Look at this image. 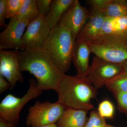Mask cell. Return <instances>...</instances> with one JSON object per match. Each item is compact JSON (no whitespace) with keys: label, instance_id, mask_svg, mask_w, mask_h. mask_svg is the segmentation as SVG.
Masks as SVG:
<instances>
[{"label":"cell","instance_id":"3957f363","mask_svg":"<svg viewBox=\"0 0 127 127\" xmlns=\"http://www.w3.org/2000/svg\"><path fill=\"white\" fill-rule=\"evenodd\" d=\"M76 41L70 31L58 23L43 44L42 48L50 53L57 67L64 74L70 66Z\"/></svg>","mask_w":127,"mask_h":127},{"label":"cell","instance_id":"277c9868","mask_svg":"<svg viewBox=\"0 0 127 127\" xmlns=\"http://www.w3.org/2000/svg\"><path fill=\"white\" fill-rule=\"evenodd\" d=\"M86 42L95 56L118 64L127 61V38L124 34L99 36Z\"/></svg>","mask_w":127,"mask_h":127},{"label":"cell","instance_id":"e0dca14e","mask_svg":"<svg viewBox=\"0 0 127 127\" xmlns=\"http://www.w3.org/2000/svg\"><path fill=\"white\" fill-rule=\"evenodd\" d=\"M40 15L36 0H24L20 11L15 17L18 20H27L31 22Z\"/></svg>","mask_w":127,"mask_h":127},{"label":"cell","instance_id":"44dd1931","mask_svg":"<svg viewBox=\"0 0 127 127\" xmlns=\"http://www.w3.org/2000/svg\"><path fill=\"white\" fill-rule=\"evenodd\" d=\"M24 0H7L6 18L11 19L20 11Z\"/></svg>","mask_w":127,"mask_h":127},{"label":"cell","instance_id":"5bb4252c","mask_svg":"<svg viewBox=\"0 0 127 127\" xmlns=\"http://www.w3.org/2000/svg\"><path fill=\"white\" fill-rule=\"evenodd\" d=\"M87 111L66 109L57 124V127H84L88 119Z\"/></svg>","mask_w":127,"mask_h":127},{"label":"cell","instance_id":"f546056e","mask_svg":"<svg viewBox=\"0 0 127 127\" xmlns=\"http://www.w3.org/2000/svg\"><path fill=\"white\" fill-rule=\"evenodd\" d=\"M108 127H115V126H113V125H108Z\"/></svg>","mask_w":127,"mask_h":127},{"label":"cell","instance_id":"7a4b0ae2","mask_svg":"<svg viewBox=\"0 0 127 127\" xmlns=\"http://www.w3.org/2000/svg\"><path fill=\"white\" fill-rule=\"evenodd\" d=\"M57 102L65 109H73L88 112L94 109L92 100L97 94V89L86 78L65 75L56 91Z\"/></svg>","mask_w":127,"mask_h":127},{"label":"cell","instance_id":"2e32d148","mask_svg":"<svg viewBox=\"0 0 127 127\" xmlns=\"http://www.w3.org/2000/svg\"><path fill=\"white\" fill-rule=\"evenodd\" d=\"M100 11L106 16L127 17V1L107 0L104 7Z\"/></svg>","mask_w":127,"mask_h":127},{"label":"cell","instance_id":"9c48e42d","mask_svg":"<svg viewBox=\"0 0 127 127\" xmlns=\"http://www.w3.org/2000/svg\"><path fill=\"white\" fill-rule=\"evenodd\" d=\"M19 52L18 50H0V75L6 78L11 89L15 87L18 82H24L19 66Z\"/></svg>","mask_w":127,"mask_h":127},{"label":"cell","instance_id":"5b68a950","mask_svg":"<svg viewBox=\"0 0 127 127\" xmlns=\"http://www.w3.org/2000/svg\"><path fill=\"white\" fill-rule=\"evenodd\" d=\"M29 82V88L22 97H17L9 94L0 103V118L15 127L19 124L20 113L24 106L42 93V90L38 87L34 78H30Z\"/></svg>","mask_w":127,"mask_h":127},{"label":"cell","instance_id":"7c38bea8","mask_svg":"<svg viewBox=\"0 0 127 127\" xmlns=\"http://www.w3.org/2000/svg\"><path fill=\"white\" fill-rule=\"evenodd\" d=\"M91 49L86 42L76 40L72 61L77 71V75L85 78L87 76L90 66L89 59Z\"/></svg>","mask_w":127,"mask_h":127},{"label":"cell","instance_id":"7402d4cb","mask_svg":"<svg viewBox=\"0 0 127 127\" xmlns=\"http://www.w3.org/2000/svg\"><path fill=\"white\" fill-rule=\"evenodd\" d=\"M117 104V108L120 112L125 114L127 117V92L113 94Z\"/></svg>","mask_w":127,"mask_h":127},{"label":"cell","instance_id":"4316f807","mask_svg":"<svg viewBox=\"0 0 127 127\" xmlns=\"http://www.w3.org/2000/svg\"><path fill=\"white\" fill-rule=\"evenodd\" d=\"M123 68V72L127 74V61L122 64Z\"/></svg>","mask_w":127,"mask_h":127},{"label":"cell","instance_id":"30bf717a","mask_svg":"<svg viewBox=\"0 0 127 127\" xmlns=\"http://www.w3.org/2000/svg\"><path fill=\"white\" fill-rule=\"evenodd\" d=\"M89 13L78 0H75L70 7L62 17L59 24L70 31L74 40L86 23Z\"/></svg>","mask_w":127,"mask_h":127},{"label":"cell","instance_id":"ffe728a7","mask_svg":"<svg viewBox=\"0 0 127 127\" xmlns=\"http://www.w3.org/2000/svg\"><path fill=\"white\" fill-rule=\"evenodd\" d=\"M105 119L99 115L97 111L93 110L90 113V116L84 127H108Z\"/></svg>","mask_w":127,"mask_h":127},{"label":"cell","instance_id":"8992f818","mask_svg":"<svg viewBox=\"0 0 127 127\" xmlns=\"http://www.w3.org/2000/svg\"><path fill=\"white\" fill-rule=\"evenodd\" d=\"M65 111L63 106L57 101H37L29 108L26 124L29 127H42L56 124Z\"/></svg>","mask_w":127,"mask_h":127},{"label":"cell","instance_id":"ac0fdd59","mask_svg":"<svg viewBox=\"0 0 127 127\" xmlns=\"http://www.w3.org/2000/svg\"><path fill=\"white\" fill-rule=\"evenodd\" d=\"M105 87L113 94L127 92V74L122 73L108 83Z\"/></svg>","mask_w":127,"mask_h":127},{"label":"cell","instance_id":"83f0119b","mask_svg":"<svg viewBox=\"0 0 127 127\" xmlns=\"http://www.w3.org/2000/svg\"><path fill=\"white\" fill-rule=\"evenodd\" d=\"M42 127H57V124H52V125H48V126Z\"/></svg>","mask_w":127,"mask_h":127},{"label":"cell","instance_id":"d6986e66","mask_svg":"<svg viewBox=\"0 0 127 127\" xmlns=\"http://www.w3.org/2000/svg\"><path fill=\"white\" fill-rule=\"evenodd\" d=\"M97 112L102 117L112 119L115 113V107L113 103L109 100H103L98 104Z\"/></svg>","mask_w":127,"mask_h":127},{"label":"cell","instance_id":"cb8c5ba5","mask_svg":"<svg viewBox=\"0 0 127 127\" xmlns=\"http://www.w3.org/2000/svg\"><path fill=\"white\" fill-rule=\"evenodd\" d=\"M7 0H0V26L6 27V18L7 15Z\"/></svg>","mask_w":127,"mask_h":127},{"label":"cell","instance_id":"d4e9b609","mask_svg":"<svg viewBox=\"0 0 127 127\" xmlns=\"http://www.w3.org/2000/svg\"><path fill=\"white\" fill-rule=\"evenodd\" d=\"M10 88V84L9 82L5 80L3 76L0 75V94H2Z\"/></svg>","mask_w":127,"mask_h":127},{"label":"cell","instance_id":"603a6c76","mask_svg":"<svg viewBox=\"0 0 127 127\" xmlns=\"http://www.w3.org/2000/svg\"><path fill=\"white\" fill-rule=\"evenodd\" d=\"M53 0H36L37 8L40 15L46 16L50 11Z\"/></svg>","mask_w":127,"mask_h":127},{"label":"cell","instance_id":"4fadbf2b","mask_svg":"<svg viewBox=\"0 0 127 127\" xmlns=\"http://www.w3.org/2000/svg\"><path fill=\"white\" fill-rule=\"evenodd\" d=\"M88 20L78 36L77 40L86 42L97 36L106 16L103 12L92 10Z\"/></svg>","mask_w":127,"mask_h":127},{"label":"cell","instance_id":"8fae6325","mask_svg":"<svg viewBox=\"0 0 127 127\" xmlns=\"http://www.w3.org/2000/svg\"><path fill=\"white\" fill-rule=\"evenodd\" d=\"M31 22L27 20H18L15 17L10 19L0 34V50L23 49L22 37L25 29Z\"/></svg>","mask_w":127,"mask_h":127},{"label":"cell","instance_id":"484cf974","mask_svg":"<svg viewBox=\"0 0 127 127\" xmlns=\"http://www.w3.org/2000/svg\"><path fill=\"white\" fill-rule=\"evenodd\" d=\"M0 127H16L14 125L7 123L2 119L0 118Z\"/></svg>","mask_w":127,"mask_h":127},{"label":"cell","instance_id":"9a60e30c","mask_svg":"<svg viewBox=\"0 0 127 127\" xmlns=\"http://www.w3.org/2000/svg\"><path fill=\"white\" fill-rule=\"evenodd\" d=\"M75 0H53L46 21L51 30L58 24L64 13L73 4Z\"/></svg>","mask_w":127,"mask_h":127},{"label":"cell","instance_id":"ba28073f","mask_svg":"<svg viewBox=\"0 0 127 127\" xmlns=\"http://www.w3.org/2000/svg\"><path fill=\"white\" fill-rule=\"evenodd\" d=\"M45 16L40 15L28 25L22 38V48H42L51 32Z\"/></svg>","mask_w":127,"mask_h":127},{"label":"cell","instance_id":"f1b7e54d","mask_svg":"<svg viewBox=\"0 0 127 127\" xmlns=\"http://www.w3.org/2000/svg\"><path fill=\"white\" fill-rule=\"evenodd\" d=\"M124 35H125V36L127 38V30H126V31L124 32Z\"/></svg>","mask_w":127,"mask_h":127},{"label":"cell","instance_id":"52a82bcc","mask_svg":"<svg viewBox=\"0 0 127 127\" xmlns=\"http://www.w3.org/2000/svg\"><path fill=\"white\" fill-rule=\"evenodd\" d=\"M123 72L122 64L110 62L95 56L90 66L86 78L98 89L106 86Z\"/></svg>","mask_w":127,"mask_h":127},{"label":"cell","instance_id":"6da1fadb","mask_svg":"<svg viewBox=\"0 0 127 127\" xmlns=\"http://www.w3.org/2000/svg\"><path fill=\"white\" fill-rule=\"evenodd\" d=\"M19 63L21 72L27 71L32 74L36 78L38 87L42 91L56 92L65 75L57 67L50 53L42 48L19 51Z\"/></svg>","mask_w":127,"mask_h":127}]
</instances>
